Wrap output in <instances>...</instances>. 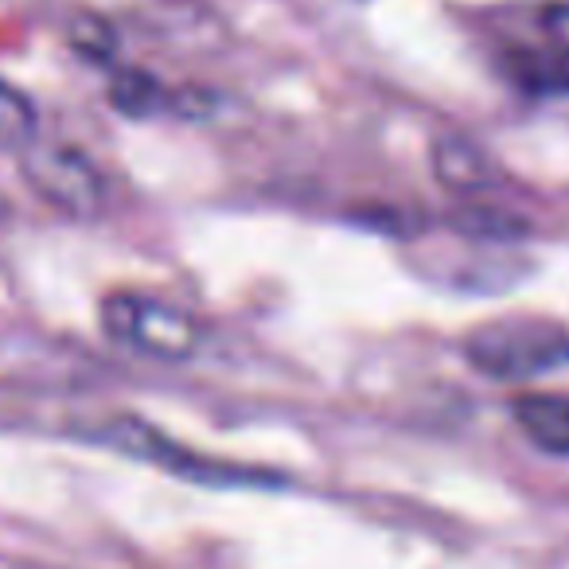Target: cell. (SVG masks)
I'll use <instances>...</instances> for the list:
<instances>
[{
    "label": "cell",
    "instance_id": "6da1fadb",
    "mask_svg": "<svg viewBox=\"0 0 569 569\" xmlns=\"http://www.w3.org/2000/svg\"><path fill=\"white\" fill-rule=\"evenodd\" d=\"M465 356L476 371L503 382H530L569 363V332L553 320L503 317L472 328Z\"/></svg>",
    "mask_w": 569,
    "mask_h": 569
},
{
    "label": "cell",
    "instance_id": "3957f363",
    "mask_svg": "<svg viewBox=\"0 0 569 569\" xmlns=\"http://www.w3.org/2000/svg\"><path fill=\"white\" fill-rule=\"evenodd\" d=\"M24 180L32 183L43 203L59 207L74 219H90L106 203V180L98 164L71 144H28Z\"/></svg>",
    "mask_w": 569,
    "mask_h": 569
},
{
    "label": "cell",
    "instance_id": "52a82bcc",
    "mask_svg": "<svg viewBox=\"0 0 569 569\" xmlns=\"http://www.w3.org/2000/svg\"><path fill=\"white\" fill-rule=\"evenodd\" d=\"M110 102L113 110L129 113V118H149L152 110L164 106V90L144 71H118L110 82Z\"/></svg>",
    "mask_w": 569,
    "mask_h": 569
},
{
    "label": "cell",
    "instance_id": "9c48e42d",
    "mask_svg": "<svg viewBox=\"0 0 569 569\" xmlns=\"http://www.w3.org/2000/svg\"><path fill=\"white\" fill-rule=\"evenodd\" d=\"M546 28H550L553 40L569 51V0H566V4H558V9L546 12Z\"/></svg>",
    "mask_w": 569,
    "mask_h": 569
},
{
    "label": "cell",
    "instance_id": "5b68a950",
    "mask_svg": "<svg viewBox=\"0 0 569 569\" xmlns=\"http://www.w3.org/2000/svg\"><path fill=\"white\" fill-rule=\"evenodd\" d=\"M433 172L445 188L465 191V196L483 191L491 180H496L491 160L483 157L472 141H465V137H441V141L433 144Z\"/></svg>",
    "mask_w": 569,
    "mask_h": 569
},
{
    "label": "cell",
    "instance_id": "7a4b0ae2",
    "mask_svg": "<svg viewBox=\"0 0 569 569\" xmlns=\"http://www.w3.org/2000/svg\"><path fill=\"white\" fill-rule=\"evenodd\" d=\"M102 328L118 343L152 359H191L203 348V325L188 309L149 293H110L102 301Z\"/></svg>",
    "mask_w": 569,
    "mask_h": 569
},
{
    "label": "cell",
    "instance_id": "30bf717a",
    "mask_svg": "<svg viewBox=\"0 0 569 569\" xmlns=\"http://www.w3.org/2000/svg\"><path fill=\"white\" fill-rule=\"evenodd\" d=\"M538 82H546V87H558V90H569V51H566V59H558L553 67H546V71L538 74Z\"/></svg>",
    "mask_w": 569,
    "mask_h": 569
},
{
    "label": "cell",
    "instance_id": "277c9868",
    "mask_svg": "<svg viewBox=\"0 0 569 569\" xmlns=\"http://www.w3.org/2000/svg\"><path fill=\"white\" fill-rule=\"evenodd\" d=\"M519 429L553 457H569V390H530L515 398Z\"/></svg>",
    "mask_w": 569,
    "mask_h": 569
},
{
    "label": "cell",
    "instance_id": "8992f818",
    "mask_svg": "<svg viewBox=\"0 0 569 569\" xmlns=\"http://www.w3.org/2000/svg\"><path fill=\"white\" fill-rule=\"evenodd\" d=\"M36 129H40V113H36L32 98L20 94L9 82H0V144L28 149V144H36Z\"/></svg>",
    "mask_w": 569,
    "mask_h": 569
},
{
    "label": "cell",
    "instance_id": "ba28073f",
    "mask_svg": "<svg viewBox=\"0 0 569 569\" xmlns=\"http://www.w3.org/2000/svg\"><path fill=\"white\" fill-rule=\"evenodd\" d=\"M67 40L90 63H110L118 56V32H113L110 20H102L98 12H79V17L67 24Z\"/></svg>",
    "mask_w": 569,
    "mask_h": 569
}]
</instances>
